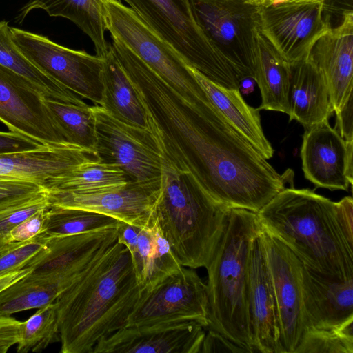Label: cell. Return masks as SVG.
Listing matches in <instances>:
<instances>
[{
    "mask_svg": "<svg viewBox=\"0 0 353 353\" xmlns=\"http://www.w3.org/2000/svg\"><path fill=\"white\" fill-rule=\"evenodd\" d=\"M134 86L160 150L216 201L257 213L287 184L294 186L293 171L278 173L209 98L188 103L152 70Z\"/></svg>",
    "mask_w": 353,
    "mask_h": 353,
    "instance_id": "1",
    "label": "cell"
},
{
    "mask_svg": "<svg viewBox=\"0 0 353 353\" xmlns=\"http://www.w3.org/2000/svg\"><path fill=\"white\" fill-rule=\"evenodd\" d=\"M141 293L130 252L117 241L58 295L61 352L92 353L125 326Z\"/></svg>",
    "mask_w": 353,
    "mask_h": 353,
    "instance_id": "2",
    "label": "cell"
},
{
    "mask_svg": "<svg viewBox=\"0 0 353 353\" xmlns=\"http://www.w3.org/2000/svg\"><path fill=\"white\" fill-rule=\"evenodd\" d=\"M261 226L311 270L353 277V244L339 223L336 202L309 188L288 187L258 212Z\"/></svg>",
    "mask_w": 353,
    "mask_h": 353,
    "instance_id": "3",
    "label": "cell"
},
{
    "mask_svg": "<svg viewBox=\"0 0 353 353\" xmlns=\"http://www.w3.org/2000/svg\"><path fill=\"white\" fill-rule=\"evenodd\" d=\"M261 225L256 212L230 208L208 271V326L245 349L255 350L248 290L250 252Z\"/></svg>",
    "mask_w": 353,
    "mask_h": 353,
    "instance_id": "4",
    "label": "cell"
},
{
    "mask_svg": "<svg viewBox=\"0 0 353 353\" xmlns=\"http://www.w3.org/2000/svg\"><path fill=\"white\" fill-rule=\"evenodd\" d=\"M160 152L161 190L154 209L157 223L182 266L205 268L230 208L213 199L190 173Z\"/></svg>",
    "mask_w": 353,
    "mask_h": 353,
    "instance_id": "5",
    "label": "cell"
},
{
    "mask_svg": "<svg viewBox=\"0 0 353 353\" xmlns=\"http://www.w3.org/2000/svg\"><path fill=\"white\" fill-rule=\"evenodd\" d=\"M122 1L190 66L219 85L239 90L240 82L234 70L198 25L190 0Z\"/></svg>",
    "mask_w": 353,
    "mask_h": 353,
    "instance_id": "6",
    "label": "cell"
},
{
    "mask_svg": "<svg viewBox=\"0 0 353 353\" xmlns=\"http://www.w3.org/2000/svg\"><path fill=\"white\" fill-rule=\"evenodd\" d=\"M105 30L134 53L188 103L196 104L207 94L192 68L166 41L120 0H100Z\"/></svg>",
    "mask_w": 353,
    "mask_h": 353,
    "instance_id": "7",
    "label": "cell"
},
{
    "mask_svg": "<svg viewBox=\"0 0 353 353\" xmlns=\"http://www.w3.org/2000/svg\"><path fill=\"white\" fill-rule=\"evenodd\" d=\"M10 29L18 49L39 70L80 97L101 105L103 57L64 47L17 28Z\"/></svg>",
    "mask_w": 353,
    "mask_h": 353,
    "instance_id": "8",
    "label": "cell"
},
{
    "mask_svg": "<svg viewBox=\"0 0 353 353\" xmlns=\"http://www.w3.org/2000/svg\"><path fill=\"white\" fill-rule=\"evenodd\" d=\"M92 108L96 120L97 159L119 167L130 182L160 181L161 152L149 129L125 124L101 105H94Z\"/></svg>",
    "mask_w": 353,
    "mask_h": 353,
    "instance_id": "9",
    "label": "cell"
},
{
    "mask_svg": "<svg viewBox=\"0 0 353 353\" xmlns=\"http://www.w3.org/2000/svg\"><path fill=\"white\" fill-rule=\"evenodd\" d=\"M208 314L206 283L194 269L183 266L152 289L142 291L125 327L194 321L206 329Z\"/></svg>",
    "mask_w": 353,
    "mask_h": 353,
    "instance_id": "10",
    "label": "cell"
},
{
    "mask_svg": "<svg viewBox=\"0 0 353 353\" xmlns=\"http://www.w3.org/2000/svg\"><path fill=\"white\" fill-rule=\"evenodd\" d=\"M194 17L225 56L239 82L254 79L250 46L256 7L245 0H190Z\"/></svg>",
    "mask_w": 353,
    "mask_h": 353,
    "instance_id": "11",
    "label": "cell"
},
{
    "mask_svg": "<svg viewBox=\"0 0 353 353\" xmlns=\"http://www.w3.org/2000/svg\"><path fill=\"white\" fill-rule=\"evenodd\" d=\"M260 236L276 298L281 353H294L307 329L302 292V263L262 226Z\"/></svg>",
    "mask_w": 353,
    "mask_h": 353,
    "instance_id": "12",
    "label": "cell"
},
{
    "mask_svg": "<svg viewBox=\"0 0 353 353\" xmlns=\"http://www.w3.org/2000/svg\"><path fill=\"white\" fill-rule=\"evenodd\" d=\"M325 3L256 7L257 26L279 54L292 63L306 58L331 27Z\"/></svg>",
    "mask_w": 353,
    "mask_h": 353,
    "instance_id": "13",
    "label": "cell"
},
{
    "mask_svg": "<svg viewBox=\"0 0 353 353\" xmlns=\"http://www.w3.org/2000/svg\"><path fill=\"white\" fill-rule=\"evenodd\" d=\"M44 99L32 83L0 65V121L10 131L29 137L45 145L69 144Z\"/></svg>",
    "mask_w": 353,
    "mask_h": 353,
    "instance_id": "14",
    "label": "cell"
},
{
    "mask_svg": "<svg viewBox=\"0 0 353 353\" xmlns=\"http://www.w3.org/2000/svg\"><path fill=\"white\" fill-rule=\"evenodd\" d=\"M117 241V227L48 238L45 246L26 266L31 269L29 275L51 280L62 290Z\"/></svg>",
    "mask_w": 353,
    "mask_h": 353,
    "instance_id": "15",
    "label": "cell"
},
{
    "mask_svg": "<svg viewBox=\"0 0 353 353\" xmlns=\"http://www.w3.org/2000/svg\"><path fill=\"white\" fill-rule=\"evenodd\" d=\"M161 180L128 182L125 185L91 192H47L50 205L81 208L104 214L133 225L145 228L156 221L155 206Z\"/></svg>",
    "mask_w": 353,
    "mask_h": 353,
    "instance_id": "16",
    "label": "cell"
},
{
    "mask_svg": "<svg viewBox=\"0 0 353 353\" xmlns=\"http://www.w3.org/2000/svg\"><path fill=\"white\" fill-rule=\"evenodd\" d=\"M302 170L316 188L347 191L352 185L353 142H346L328 120L304 128Z\"/></svg>",
    "mask_w": 353,
    "mask_h": 353,
    "instance_id": "17",
    "label": "cell"
},
{
    "mask_svg": "<svg viewBox=\"0 0 353 353\" xmlns=\"http://www.w3.org/2000/svg\"><path fill=\"white\" fill-rule=\"evenodd\" d=\"M205 329L194 321L127 326L100 339L92 353H201Z\"/></svg>",
    "mask_w": 353,
    "mask_h": 353,
    "instance_id": "18",
    "label": "cell"
},
{
    "mask_svg": "<svg viewBox=\"0 0 353 353\" xmlns=\"http://www.w3.org/2000/svg\"><path fill=\"white\" fill-rule=\"evenodd\" d=\"M248 302L255 352L281 353L276 298L260 234L250 252Z\"/></svg>",
    "mask_w": 353,
    "mask_h": 353,
    "instance_id": "19",
    "label": "cell"
},
{
    "mask_svg": "<svg viewBox=\"0 0 353 353\" xmlns=\"http://www.w3.org/2000/svg\"><path fill=\"white\" fill-rule=\"evenodd\" d=\"M310 57L323 73L336 114L353 97V13L345 10L341 23L314 43Z\"/></svg>",
    "mask_w": 353,
    "mask_h": 353,
    "instance_id": "20",
    "label": "cell"
},
{
    "mask_svg": "<svg viewBox=\"0 0 353 353\" xmlns=\"http://www.w3.org/2000/svg\"><path fill=\"white\" fill-rule=\"evenodd\" d=\"M97 159L92 152L68 144L0 154V180L32 182L46 189L81 163Z\"/></svg>",
    "mask_w": 353,
    "mask_h": 353,
    "instance_id": "21",
    "label": "cell"
},
{
    "mask_svg": "<svg viewBox=\"0 0 353 353\" xmlns=\"http://www.w3.org/2000/svg\"><path fill=\"white\" fill-rule=\"evenodd\" d=\"M301 283L307 329H335L353 320V277L328 276L302 263Z\"/></svg>",
    "mask_w": 353,
    "mask_h": 353,
    "instance_id": "22",
    "label": "cell"
},
{
    "mask_svg": "<svg viewBox=\"0 0 353 353\" xmlns=\"http://www.w3.org/2000/svg\"><path fill=\"white\" fill-rule=\"evenodd\" d=\"M288 105L290 121L304 128L329 120L334 112L325 77L310 55L290 63Z\"/></svg>",
    "mask_w": 353,
    "mask_h": 353,
    "instance_id": "23",
    "label": "cell"
},
{
    "mask_svg": "<svg viewBox=\"0 0 353 353\" xmlns=\"http://www.w3.org/2000/svg\"><path fill=\"white\" fill-rule=\"evenodd\" d=\"M250 55L254 79L261 95V103L257 109L288 114L290 63L261 34L257 22L252 30Z\"/></svg>",
    "mask_w": 353,
    "mask_h": 353,
    "instance_id": "24",
    "label": "cell"
},
{
    "mask_svg": "<svg viewBox=\"0 0 353 353\" xmlns=\"http://www.w3.org/2000/svg\"><path fill=\"white\" fill-rule=\"evenodd\" d=\"M192 72L212 103L229 124L265 159L272 158L274 149L263 132L259 110L246 103L239 90L219 85L193 68Z\"/></svg>",
    "mask_w": 353,
    "mask_h": 353,
    "instance_id": "25",
    "label": "cell"
},
{
    "mask_svg": "<svg viewBox=\"0 0 353 353\" xmlns=\"http://www.w3.org/2000/svg\"><path fill=\"white\" fill-rule=\"evenodd\" d=\"M103 57L101 107L117 120L148 129L147 113L135 89L121 65L111 43Z\"/></svg>",
    "mask_w": 353,
    "mask_h": 353,
    "instance_id": "26",
    "label": "cell"
},
{
    "mask_svg": "<svg viewBox=\"0 0 353 353\" xmlns=\"http://www.w3.org/2000/svg\"><path fill=\"white\" fill-rule=\"evenodd\" d=\"M42 9L50 17L69 19L92 40L96 55L104 57L110 43L105 37V27L100 0H29L19 10L18 19L23 21L34 9Z\"/></svg>",
    "mask_w": 353,
    "mask_h": 353,
    "instance_id": "27",
    "label": "cell"
},
{
    "mask_svg": "<svg viewBox=\"0 0 353 353\" xmlns=\"http://www.w3.org/2000/svg\"><path fill=\"white\" fill-rule=\"evenodd\" d=\"M10 28L8 22L0 21V65L27 79L46 99L86 105L81 97L46 75L20 52L12 40Z\"/></svg>",
    "mask_w": 353,
    "mask_h": 353,
    "instance_id": "28",
    "label": "cell"
},
{
    "mask_svg": "<svg viewBox=\"0 0 353 353\" xmlns=\"http://www.w3.org/2000/svg\"><path fill=\"white\" fill-rule=\"evenodd\" d=\"M128 182L119 167L93 159L58 178L45 190L47 192H91L121 187Z\"/></svg>",
    "mask_w": 353,
    "mask_h": 353,
    "instance_id": "29",
    "label": "cell"
},
{
    "mask_svg": "<svg viewBox=\"0 0 353 353\" xmlns=\"http://www.w3.org/2000/svg\"><path fill=\"white\" fill-rule=\"evenodd\" d=\"M44 101L67 143L96 155V120L92 106L46 98Z\"/></svg>",
    "mask_w": 353,
    "mask_h": 353,
    "instance_id": "30",
    "label": "cell"
},
{
    "mask_svg": "<svg viewBox=\"0 0 353 353\" xmlns=\"http://www.w3.org/2000/svg\"><path fill=\"white\" fill-rule=\"evenodd\" d=\"M61 290L58 283L28 274L0 292V316H11L54 303Z\"/></svg>",
    "mask_w": 353,
    "mask_h": 353,
    "instance_id": "31",
    "label": "cell"
},
{
    "mask_svg": "<svg viewBox=\"0 0 353 353\" xmlns=\"http://www.w3.org/2000/svg\"><path fill=\"white\" fill-rule=\"evenodd\" d=\"M119 221L112 216L91 210L50 205L41 234L51 238L86 233L117 227Z\"/></svg>",
    "mask_w": 353,
    "mask_h": 353,
    "instance_id": "32",
    "label": "cell"
},
{
    "mask_svg": "<svg viewBox=\"0 0 353 353\" xmlns=\"http://www.w3.org/2000/svg\"><path fill=\"white\" fill-rule=\"evenodd\" d=\"M58 341L57 307L54 302L39 308L26 321L21 322L17 352H40Z\"/></svg>",
    "mask_w": 353,
    "mask_h": 353,
    "instance_id": "33",
    "label": "cell"
},
{
    "mask_svg": "<svg viewBox=\"0 0 353 353\" xmlns=\"http://www.w3.org/2000/svg\"><path fill=\"white\" fill-rule=\"evenodd\" d=\"M352 323L335 329H307L294 353H353Z\"/></svg>",
    "mask_w": 353,
    "mask_h": 353,
    "instance_id": "34",
    "label": "cell"
},
{
    "mask_svg": "<svg viewBox=\"0 0 353 353\" xmlns=\"http://www.w3.org/2000/svg\"><path fill=\"white\" fill-rule=\"evenodd\" d=\"M48 239L39 234L28 241L8 243L0 248V275L24 268L45 246Z\"/></svg>",
    "mask_w": 353,
    "mask_h": 353,
    "instance_id": "35",
    "label": "cell"
},
{
    "mask_svg": "<svg viewBox=\"0 0 353 353\" xmlns=\"http://www.w3.org/2000/svg\"><path fill=\"white\" fill-rule=\"evenodd\" d=\"M50 205L47 192L38 197L0 211V248L6 245L9 232L38 210Z\"/></svg>",
    "mask_w": 353,
    "mask_h": 353,
    "instance_id": "36",
    "label": "cell"
},
{
    "mask_svg": "<svg viewBox=\"0 0 353 353\" xmlns=\"http://www.w3.org/2000/svg\"><path fill=\"white\" fill-rule=\"evenodd\" d=\"M46 192L41 185L20 180H0V211L32 200Z\"/></svg>",
    "mask_w": 353,
    "mask_h": 353,
    "instance_id": "37",
    "label": "cell"
},
{
    "mask_svg": "<svg viewBox=\"0 0 353 353\" xmlns=\"http://www.w3.org/2000/svg\"><path fill=\"white\" fill-rule=\"evenodd\" d=\"M43 208L14 228L8 234L6 245L13 243L26 242L34 238L43 232L46 212Z\"/></svg>",
    "mask_w": 353,
    "mask_h": 353,
    "instance_id": "38",
    "label": "cell"
},
{
    "mask_svg": "<svg viewBox=\"0 0 353 353\" xmlns=\"http://www.w3.org/2000/svg\"><path fill=\"white\" fill-rule=\"evenodd\" d=\"M46 146L26 135L0 131V154L37 150Z\"/></svg>",
    "mask_w": 353,
    "mask_h": 353,
    "instance_id": "39",
    "label": "cell"
},
{
    "mask_svg": "<svg viewBox=\"0 0 353 353\" xmlns=\"http://www.w3.org/2000/svg\"><path fill=\"white\" fill-rule=\"evenodd\" d=\"M231 352L248 353V352L234 343L219 332L208 329L202 343L201 353Z\"/></svg>",
    "mask_w": 353,
    "mask_h": 353,
    "instance_id": "40",
    "label": "cell"
},
{
    "mask_svg": "<svg viewBox=\"0 0 353 353\" xmlns=\"http://www.w3.org/2000/svg\"><path fill=\"white\" fill-rule=\"evenodd\" d=\"M21 321L11 316H0V353H6L19 339Z\"/></svg>",
    "mask_w": 353,
    "mask_h": 353,
    "instance_id": "41",
    "label": "cell"
},
{
    "mask_svg": "<svg viewBox=\"0 0 353 353\" xmlns=\"http://www.w3.org/2000/svg\"><path fill=\"white\" fill-rule=\"evenodd\" d=\"M337 216L347 240L353 244V200L345 196L336 202Z\"/></svg>",
    "mask_w": 353,
    "mask_h": 353,
    "instance_id": "42",
    "label": "cell"
},
{
    "mask_svg": "<svg viewBox=\"0 0 353 353\" xmlns=\"http://www.w3.org/2000/svg\"><path fill=\"white\" fill-rule=\"evenodd\" d=\"M351 97L344 107L336 113V127L346 142H353V101Z\"/></svg>",
    "mask_w": 353,
    "mask_h": 353,
    "instance_id": "43",
    "label": "cell"
},
{
    "mask_svg": "<svg viewBox=\"0 0 353 353\" xmlns=\"http://www.w3.org/2000/svg\"><path fill=\"white\" fill-rule=\"evenodd\" d=\"M325 1L326 0H245V2L256 7H268L279 4H303L325 3Z\"/></svg>",
    "mask_w": 353,
    "mask_h": 353,
    "instance_id": "44",
    "label": "cell"
},
{
    "mask_svg": "<svg viewBox=\"0 0 353 353\" xmlns=\"http://www.w3.org/2000/svg\"><path fill=\"white\" fill-rule=\"evenodd\" d=\"M31 269L26 266L21 269L0 275V292L6 288L27 275Z\"/></svg>",
    "mask_w": 353,
    "mask_h": 353,
    "instance_id": "45",
    "label": "cell"
},
{
    "mask_svg": "<svg viewBox=\"0 0 353 353\" xmlns=\"http://www.w3.org/2000/svg\"><path fill=\"white\" fill-rule=\"evenodd\" d=\"M256 81L252 77H246L240 81L239 90L244 94L252 93L254 90Z\"/></svg>",
    "mask_w": 353,
    "mask_h": 353,
    "instance_id": "46",
    "label": "cell"
}]
</instances>
